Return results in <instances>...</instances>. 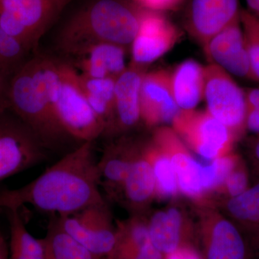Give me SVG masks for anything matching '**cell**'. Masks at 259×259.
Masks as SVG:
<instances>
[{
  "instance_id": "obj_1",
  "label": "cell",
  "mask_w": 259,
  "mask_h": 259,
  "mask_svg": "<svg viewBox=\"0 0 259 259\" xmlns=\"http://www.w3.org/2000/svg\"><path fill=\"white\" fill-rule=\"evenodd\" d=\"M94 142L63 155L41 175L18 189L0 190V208L29 204L51 215H66L105 202L94 153Z\"/></svg>"
},
{
  "instance_id": "obj_2",
  "label": "cell",
  "mask_w": 259,
  "mask_h": 259,
  "mask_svg": "<svg viewBox=\"0 0 259 259\" xmlns=\"http://www.w3.org/2000/svg\"><path fill=\"white\" fill-rule=\"evenodd\" d=\"M59 81V59L44 55L29 58L10 76L7 102L47 151L63 156L76 148L71 145L76 142L56 115Z\"/></svg>"
},
{
  "instance_id": "obj_3",
  "label": "cell",
  "mask_w": 259,
  "mask_h": 259,
  "mask_svg": "<svg viewBox=\"0 0 259 259\" xmlns=\"http://www.w3.org/2000/svg\"><path fill=\"white\" fill-rule=\"evenodd\" d=\"M146 9L126 0H95L76 13L56 39L63 56L99 42L132 45Z\"/></svg>"
},
{
  "instance_id": "obj_4",
  "label": "cell",
  "mask_w": 259,
  "mask_h": 259,
  "mask_svg": "<svg viewBox=\"0 0 259 259\" xmlns=\"http://www.w3.org/2000/svg\"><path fill=\"white\" fill-rule=\"evenodd\" d=\"M59 89L56 112L65 132L79 144L94 142L105 134V126L94 112L81 86L77 71L59 59Z\"/></svg>"
},
{
  "instance_id": "obj_5",
  "label": "cell",
  "mask_w": 259,
  "mask_h": 259,
  "mask_svg": "<svg viewBox=\"0 0 259 259\" xmlns=\"http://www.w3.org/2000/svg\"><path fill=\"white\" fill-rule=\"evenodd\" d=\"M49 155L8 107L0 113V182L47 161Z\"/></svg>"
},
{
  "instance_id": "obj_6",
  "label": "cell",
  "mask_w": 259,
  "mask_h": 259,
  "mask_svg": "<svg viewBox=\"0 0 259 259\" xmlns=\"http://www.w3.org/2000/svg\"><path fill=\"white\" fill-rule=\"evenodd\" d=\"M68 0H0V28L30 48L44 35Z\"/></svg>"
},
{
  "instance_id": "obj_7",
  "label": "cell",
  "mask_w": 259,
  "mask_h": 259,
  "mask_svg": "<svg viewBox=\"0 0 259 259\" xmlns=\"http://www.w3.org/2000/svg\"><path fill=\"white\" fill-rule=\"evenodd\" d=\"M204 97L207 111L231 131L236 138L245 131L247 105L244 90L218 65L204 67Z\"/></svg>"
},
{
  "instance_id": "obj_8",
  "label": "cell",
  "mask_w": 259,
  "mask_h": 259,
  "mask_svg": "<svg viewBox=\"0 0 259 259\" xmlns=\"http://www.w3.org/2000/svg\"><path fill=\"white\" fill-rule=\"evenodd\" d=\"M68 234L100 258L111 255L117 244V229L106 202L94 204L79 212L56 215Z\"/></svg>"
},
{
  "instance_id": "obj_9",
  "label": "cell",
  "mask_w": 259,
  "mask_h": 259,
  "mask_svg": "<svg viewBox=\"0 0 259 259\" xmlns=\"http://www.w3.org/2000/svg\"><path fill=\"white\" fill-rule=\"evenodd\" d=\"M172 122L177 132L205 159L223 156L231 149L236 139L228 127L207 111L180 110Z\"/></svg>"
},
{
  "instance_id": "obj_10",
  "label": "cell",
  "mask_w": 259,
  "mask_h": 259,
  "mask_svg": "<svg viewBox=\"0 0 259 259\" xmlns=\"http://www.w3.org/2000/svg\"><path fill=\"white\" fill-rule=\"evenodd\" d=\"M178 28L159 12L146 9L131 45V64L146 69L175 47L180 40Z\"/></svg>"
},
{
  "instance_id": "obj_11",
  "label": "cell",
  "mask_w": 259,
  "mask_h": 259,
  "mask_svg": "<svg viewBox=\"0 0 259 259\" xmlns=\"http://www.w3.org/2000/svg\"><path fill=\"white\" fill-rule=\"evenodd\" d=\"M240 13L239 0H192L187 27L205 50L209 40L239 18Z\"/></svg>"
},
{
  "instance_id": "obj_12",
  "label": "cell",
  "mask_w": 259,
  "mask_h": 259,
  "mask_svg": "<svg viewBox=\"0 0 259 259\" xmlns=\"http://www.w3.org/2000/svg\"><path fill=\"white\" fill-rule=\"evenodd\" d=\"M204 51L230 74L253 81L240 17L214 35Z\"/></svg>"
},
{
  "instance_id": "obj_13",
  "label": "cell",
  "mask_w": 259,
  "mask_h": 259,
  "mask_svg": "<svg viewBox=\"0 0 259 259\" xmlns=\"http://www.w3.org/2000/svg\"><path fill=\"white\" fill-rule=\"evenodd\" d=\"M126 50L115 44L99 42L66 54L63 60L83 76L116 79L127 69Z\"/></svg>"
},
{
  "instance_id": "obj_14",
  "label": "cell",
  "mask_w": 259,
  "mask_h": 259,
  "mask_svg": "<svg viewBox=\"0 0 259 259\" xmlns=\"http://www.w3.org/2000/svg\"><path fill=\"white\" fill-rule=\"evenodd\" d=\"M180 109L171 88V74L166 70L146 73L141 89V120L148 126L173 122Z\"/></svg>"
},
{
  "instance_id": "obj_15",
  "label": "cell",
  "mask_w": 259,
  "mask_h": 259,
  "mask_svg": "<svg viewBox=\"0 0 259 259\" xmlns=\"http://www.w3.org/2000/svg\"><path fill=\"white\" fill-rule=\"evenodd\" d=\"M146 73V69L130 64L116 79L111 134L131 129L141 120V83Z\"/></svg>"
},
{
  "instance_id": "obj_16",
  "label": "cell",
  "mask_w": 259,
  "mask_h": 259,
  "mask_svg": "<svg viewBox=\"0 0 259 259\" xmlns=\"http://www.w3.org/2000/svg\"><path fill=\"white\" fill-rule=\"evenodd\" d=\"M155 144L171 158L180 190L185 195L197 197L203 192L202 164L196 161L185 149L175 132L168 128L156 131Z\"/></svg>"
},
{
  "instance_id": "obj_17",
  "label": "cell",
  "mask_w": 259,
  "mask_h": 259,
  "mask_svg": "<svg viewBox=\"0 0 259 259\" xmlns=\"http://www.w3.org/2000/svg\"><path fill=\"white\" fill-rule=\"evenodd\" d=\"M204 259H253L251 243L231 221L221 219L203 231Z\"/></svg>"
},
{
  "instance_id": "obj_18",
  "label": "cell",
  "mask_w": 259,
  "mask_h": 259,
  "mask_svg": "<svg viewBox=\"0 0 259 259\" xmlns=\"http://www.w3.org/2000/svg\"><path fill=\"white\" fill-rule=\"evenodd\" d=\"M156 179L153 165L146 151L136 147L134 158L122 190L130 208L139 211L144 208L156 192Z\"/></svg>"
},
{
  "instance_id": "obj_19",
  "label": "cell",
  "mask_w": 259,
  "mask_h": 259,
  "mask_svg": "<svg viewBox=\"0 0 259 259\" xmlns=\"http://www.w3.org/2000/svg\"><path fill=\"white\" fill-rule=\"evenodd\" d=\"M136 148L127 141H120L108 145L104 150L97 166L100 184L105 187L107 193L122 190Z\"/></svg>"
},
{
  "instance_id": "obj_20",
  "label": "cell",
  "mask_w": 259,
  "mask_h": 259,
  "mask_svg": "<svg viewBox=\"0 0 259 259\" xmlns=\"http://www.w3.org/2000/svg\"><path fill=\"white\" fill-rule=\"evenodd\" d=\"M174 98L181 110H194L204 97V67L188 59L181 63L171 74Z\"/></svg>"
},
{
  "instance_id": "obj_21",
  "label": "cell",
  "mask_w": 259,
  "mask_h": 259,
  "mask_svg": "<svg viewBox=\"0 0 259 259\" xmlns=\"http://www.w3.org/2000/svg\"><path fill=\"white\" fill-rule=\"evenodd\" d=\"M148 226L151 243L163 255L188 243L184 234L180 212L176 208L155 213Z\"/></svg>"
},
{
  "instance_id": "obj_22",
  "label": "cell",
  "mask_w": 259,
  "mask_h": 259,
  "mask_svg": "<svg viewBox=\"0 0 259 259\" xmlns=\"http://www.w3.org/2000/svg\"><path fill=\"white\" fill-rule=\"evenodd\" d=\"M78 76L87 100L105 126V134H111L113 124L114 92L117 79L88 77L79 73Z\"/></svg>"
},
{
  "instance_id": "obj_23",
  "label": "cell",
  "mask_w": 259,
  "mask_h": 259,
  "mask_svg": "<svg viewBox=\"0 0 259 259\" xmlns=\"http://www.w3.org/2000/svg\"><path fill=\"white\" fill-rule=\"evenodd\" d=\"M47 259H102L68 234L53 214L42 238Z\"/></svg>"
},
{
  "instance_id": "obj_24",
  "label": "cell",
  "mask_w": 259,
  "mask_h": 259,
  "mask_svg": "<svg viewBox=\"0 0 259 259\" xmlns=\"http://www.w3.org/2000/svg\"><path fill=\"white\" fill-rule=\"evenodd\" d=\"M10 227V259H47L42 239L27 229L20 209H7Z\"/></svg>"
},
{
  "instance_id": "obj_25",
  "label": "cell",
  "mask_w": 259,
  "mask_h": 259,
  "mask_svg": "<svg viewBox=\"0 0 259 259\" xmlns=\"http://www.w3.org/2000/svg\"><path fill=\"white\" fill-rule=\"evenodd\" d=\"M227 209L232 217L250 233L259 229V182L243 193L231 197Z\"/></svg>"
},
{
  "instance_id": "obj_26",
  "label": "cell",
  "mask_w": 259,
  "mask_h": 259,
  "mask_svg": "<svg viewBox=\"0 0 259 259\" xmlns=\"http://www.w3.org/2000/svg\"><path fill=\"white\" fill-rule=\"evenodd\" d=\"M160 148L156 146L146 152L153 161L151 163L156 179V190L160 195L171 197L176 194L179 189L176 174L169 156L164 151L161 152Z\"/></svg>"
},
{
  "instance_id": "obj_27",
  "label": "cell",
  "mask_w": 259,
  "mask_h": 259,
  "mask_svg": "<svg viewBox=\"0 0 259 259\" xmlns=\"http://www.w3.org/2000/svg\"><path fill=\"white\" fill-rule=\"evenodd\" d=\"M30 51L20 40L0 28V68L10 74L28 59Z\"/></svg>"
},
{
  "instance_id": "obj_28",
  "label": "cell",
  "mask_w": 259,
  "mask_h": 259,
  "mask_svg": "<svg viewBox=\"0 0 259 259\" xmlns=\"http://www.w3.org/2000/svg\"><path fill=\"white\" fill-rule=\"evenodd\" d=\"M240 19L253 81L259 82V19L248 10H241Z\"/></svg>"
},
{
  "instance_id": "obj_29",
  "label": "cell",
  "mask_w": 259,
  "mask_h": 259,
  "mask_svg": "<svg viewBox=\"0 0 259 259\" xmlns=\"http://www.w3.org/2000/svg\"><path fill=\"white\" fill-rule=\"evenodd\" d=\"M240 159L233 155H223L214 158L202 168V185L204 190L225 185L226 181L234 170Z\"/></svg>"
},
{
  "instance_id": "obj_30",
  "label": "cell",
  "mask_w": 259,
  "mask_h": 259,
  "mask_svg": "<svg viewBox=\"0 0 259 259\" xmlns=\"http://www.w3.org/2000/svg\"><path fill=\"white\" fill-rule=\"evenodd\" d=\"M225 187L231 198L237 197L248 190L249 187L248 173L241 161L227 179Z\"/></svg>"
},
{
  "instance_id": "obj_31",
  "label": "cell",
  "mask_w": 259,
  "mask_h": 259,
  "mask_svg": "<svg viewBox=\"0 0 259 259\" xmlns=\"http://www.w3.org/2000/svg\"><path fill=\"white\" fill-rule=\"evenodd\" d=\"M184 0H139L136 3L145 9L161 12L175 9Z\"/></svg>"
},
{
  "instance_id": "obj_32",
  "label": "cell",
  "mask_w": 259,
  "mask_h": 259,
  "mask_svg": "<svg viewBox=\"0 0 259 259\" xmlns=\"http://www.w3.org/2000/svg\"><path fill=\"white\" fill-rule=\"evenodd\" d=\"M164 259H204L198 250L190 244L182 245L171 253L164 255Z\"/></svg>"
},
{
  "instance_id": "obj_33",
  "label": "cell",
  "mask_w": 259,
  "mask_h": 259,
  "mask_svg": "<svg viewBox=\"0 0 259 259\" xmlns=\"http://www.w3.org/2000/svg\"><path fill=\"white\" fill-rule=\"evenodd\" d=\"M245 130L256 136L259 134V110L247 108Z\"/></svg>"
},
{
  "instance_id": "obj_34",
  "label": "cell",
  "mask_w": 259,
  "mask_h": 259,
  "mask_svg": "<svg viewBox=\"0 0 259 259\" xmlns=\"http://www.w3.org/2000/svg\"><path fill=\"white\" fill-rule=\"evenodd\" d=\"M11 74L0 68V113L8 107L7 91Z\"/></svg>"
},
{
  "instance_id": "obj_35",
  "label": "cell",
  "mask_w": 259,
  "mask_h": 259,
  "mask_svg": "<svg viewBox=\"0 0 259 259\" xmlns=\"http://www.w3.org/2000/svg\"><path fill=\"white\" fill-rule=\"evenodd\" d=\"M244 93L247 108L259 110V88L245 89Z\"/></svg>"
},
{
  "instance_id": "obj_36",
  "label": "cell",
  "mask_w": 259,
  "mask_h": 259,
  "mask_svg": "<svg viewBox=\"0 0 259 259\" xmlns=\"http://www.w3.org/2000/svg\"><path fill=\"white\" fill-rule=\"evenodd\" d=\"M0 259H10L9 245L0 232Z\"/></svg>"
},
{
  "instance_id": "obj_37",
  "label": "cell",
  "mask_w": 259,
  "mask_h": 259,
  "mask_svg": "<svg viewBox=\"0 0 259 259\" xmlns=\"http://www.w3.org/2000/svg\"><path fill=\"white\" fill-rule=\"evenodd\" d=\"M248 10L252 13L259 19V0H245Z\"/></svg>"
},
{
  "instance_id": "obj_38",
  "label": "cell",
  "mask_w": 259,
  "mask_h": 259,
  "mask_svg": "<svg viewBox=\"0 0 259 259\" xmlns=\"http://www.w3.org/2000/svg\"><path fill=\"white\" fill-rule=\"evenodd\" d=\"M252 153L256 159L257 163H259V134L257 135L256 139L254 140L252 144Z\"/></svg>"
},
{
  "instance_id": "obj_39",
  "label": "cell",
  "mask_w": 259,
  "mask_h": 259,
  "mask_svg": "<svg viewBox=\"0 0 259 259\" xmlns=\"http://www.w3.org/2000/svg\"><path fill=\"white\" fill-rule=\"evenodd\" d=\"M250 233L252 235V246H253L255 249H259V229Z\"/></svg>"
},
{
  "instance_id": "obj_40",
  "label": "cell",
  "mask_w": 259,
  "mask_h": 259,
  "mask_svg": "<svg viewBox=\"0 0 259 259\" xmlns=\"http://www.w3.org/2000/svg\"><path fill=\"white\" fill-rule=\"evenodd\" d=\"M133 1V3H138V1H139V0H132Z\"/></svg>"
},
{
  "instance_id": "obj_41",
  "label": "cell",
  "mask_w": 259,
  "mask_h": 259,
  "mask_svg": "<svg viewBox=\"0 0 259 259\" xmlns=\"http://www.w3.org/2000/svg\"><path fill=\"white\" fill-rule=\"evenodd\" d=\"M257 167H258V172H259V163H257Z\"/></svg>"
},
{
  "instance_id": "obj_42",
  "label": "cell",
  "mask_w": 259,
  "mask_h": 259,
  "mask_svg": "<svg viewBox=\"0 0 259 259\" xmlns=\"http://www.w3.org/2000/svg\"><path fill=\"white\" fill-rule=\"evenodd\" d=\"M257 250V251H258V259H259V249H256Z\"/></svg>"
}]
</instances>
